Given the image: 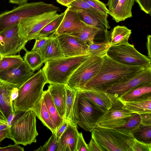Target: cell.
I'll use <instances>...</instances> for the list:
<instances>
[{
  "label": "cell",
  "mask_w": 151,
  "mask_h": 151,
  "mask_svg": "<svg viewBox=\"0 0 151 151\" xmlns=\"http://www.w3.org/2000/svg\"><path fill=\"white\" fill-rule=\"evenodd\" d=\"M58 142V140L56 139L55 133H53L48 141L43 146H40L35 151H56Z\"/></svg>",
  "instance_id": "cell-36"
},
{
  "label": "cell",
  "mask_w": 151,
  "mask_h": 151,
  "mask_svg": "<svg viewBox=\"0 0 151 151\" xmlns=\"http://www.w3.org/2000/svg\"><path fill=\"white\" fill-rule=\"evenodd\" d=\"M131 33V30L125 26L115 27L111 34V40L109 42L111 46L129 43L128 39Z\"/></svg>",
  "instance_id": "cell-27"
},
{
  "label": "cell",
  "mask_w": 151,
  "mask_h": 151,
  "mask_svg": "<svg viewBox=\"0 0 151 151\" xmlns=\"http://www.w3.org/2000/svg\"><path fill=\"white\" fill-rule=\"evenodd\" d=\"M140 9L145 13L151 15V0H135Z\"/></svg>",
  "instance_id": "cell-42"
},
{
  "label": "cell",
  "mask_w": 151,
  "mask_h": 151,
  "mask_svg": "<svg viewBox=\"0 0 151 151\" xmlns=\"http://www.w3.org/2000/svg\"><path fill=\"white\" fill-rule=\"evenodd\" d=\"M76 0H56L59 4L67 7H68L70 4Z\"/></svg>",
  "instance_id": "cell-53"
},
{
  "label": "cell",
  "mask_w": 151,
  "mask_h": 151,
  "mask_svg": "<svg viewBox=\"0 0 151 151\" xmlns=\"http://www.w3.org/2000/svg\"><path fill=\"white\" fill-rule=\"evenodd\" d=\"M120 100L127 110L139 114L151 113V95L130 101Z\"/></svg>",
  "instance_id": "cell-22"
},
{
  "label": "cell",
  "mask_w": 151,
  "mask_h": 151,
  "mask_svg": "<svg viewBox=\"0 0 151 151\" xmlns=\"http://www.w3.org/2000/svg\"><path fill=\"white\" fill-rule=\"evenodd\" d=\"M88 151H101L97 143L92 137L88 144Z\"/></svg>",
  "instance_id": "cell-46"
},
{
  "label": "cell",
  "mask_w": 151,
  "mask_h": 151,
  "mask_svg": "<svg viewBox=\"0 0 151 151\" xmlns=\"http://www.w3.org/2000/svg\"><path fill=\"white\" fill-rule=\"evenodd\" d=\"M25 52L24 60L29 68L33 72L40 69L44 63L41 55L36 52Z\"/></svg>",
  "instance_id": "cell-31"
},
{
  "label": "cell",
  "mask_w": 151,
  "mask_h": 151,
  "mask_svg": "<svg viewBox=\"0 0 151 151\" xmlns=\"http://www.w3.org/2000/svg\"><path fill=\"white\" fill-rule=\"evenodd\" d=\"M141 119V123L151 124V113L139 114Z\"/></svg>",
  "instance_id": "cell-47"
},
{
  "label": "cell",
  "mask_w": 151,
  "mask_h": 151,
  "mask_svg": "<svg viewBox=\"0 0 151 151\" xmlns=\"http://www.w3.org/2000/svg\"><path fill=\"white\" fill-rule=\"evenodd\" d=\"M130 148L131 151H151V144L140 142L134 138Z\"/></svg>",
  "instance_id": "cell-41"
},
{
  "label": "cell",
  "mask_w": 151,
  "mask_h": 151,
  "mask_svg": "<svg viewBox=\"0 0 151 151\" xmlns=\"http://www.w3.org/2000/svg\"><path fill=\"white\" fill-rule=\"evenodd\" d=\"M50 37V35L47 37H39L36 39L31 51L36 52L41 56Z\"/></svg>",
  "instance_id": "cell-37"
},
{
  "label": "cell",
  "mask_w": 151,
  "mask_h": 151,
  "mask_svg": "<svg viewBox=\"0 0 151 151\" xmlns=\"http://www.w3.org/2000/svg\"><path fill=\"white\" fill-rule=\"evenodd\" d=\"M100 32L101 31L100 29L87 25L80 32L70 35L77 37L83 42L88 45L94 42L95 36Z\"/></svg>",
  "instance_id": "cell-30"
},
{
  "label": "cell",
  "mask_w": 151,
  "mask_h": 151,
  "mask_svg": "<svg viewBox=\"0 0 151 151\" xmlns=\"http://www.w3.org/2000/svg\"><path fill=\"white\" fill-rule=\"evenodd\" d=\"M57 37L65 58L88 55V44L77 37L65 34L55 35Z\"/></svg>",
  "instance_id": "cell-15"
},
{
  "label": "cell",
  "mask_w": 151,
  "mask_h": 151,
  "mask_svg": "<svg viewBox=\"0 0 151 151\" xmlns=\"http://www.w3.org/2000/svg\"><path fill=\"white\" fill-rule=\"evenodd\" d=\"M60 10L58 7L42 1L27 3L19 5L11 10L0 14V32L18 24L23 19L47 12Z\"/></svg>",
  "instance_id": "cell-6"
},
{
  "label": "cell",
  "mask_w": 151,
  "mask_h": 151,
  "mask_svg": "<svg viewBox=\"0 0 151 151\" xmlns=\"http://www.w3.org/2000/svg\"><path fill=\"white\" fill-rule=\"evenodd\" d=\"M0 120H1L3 121L7 122L6 119L4 116L3 114L0 110Z\"/></svg>",
  "instance_id": "cell-56"
},
{
  "label": "cell",
  "mask_w": 151,
  "mask_h": 151,
  "mask_svg": "<svg viewBox=\"0 0 151 151\" xmlns=\"http://www.w3.org/2000/svg\"><path fill=\"white\" fill-rule=\"evenodd\" d=\"M106 55L113 60L125 65L151 66V59L139 52L133 45L129 43L111 46Z\"/></svg>",
  "instance_id": "cell-8"
},
{
  "label": "cell",
  "mask_w": 151,
  "mask_h": 151,
  "mask_svg": "<svg viewBox=\"0 0 151 151\" xmlns=\"http://www.w3.org/2000/svg\"><path fill=\"white\" fill-rule=\"evenodd\" d=\"M24 61L18 54L2 57L0 60V71L6 70L16 66Z\"/></svg>",
  "instance_id": "cell-33"
},
{
  "label": "cell",
  "mask_w": 151,
  "mask_h": 151,
  "mask_svg": "<svg viewBox=\"0 0 151 151\" xmlns=\"http://www.w3.org/2000/svg\"><path fill=\"white\" fill-rule=\"evenodd\" d=\"M27 42L21 37L18 32V24L0 32V54L2 57L16 55L23 49Z\"/></svg>",
  "instance_id": "cell-12"
},
{
  "label": "cell",
  "mask_w": 151,
  "mask_h": 151,
  "mask_svg": "<svg viewBox=\"0 0 151 151\" xmlns=\"http://www.w3.org/2000/svg\"><path fill=\"white\" fill-rule=\"evenodd\" d=\"M101 151H131L134 139L130 131L125 128L96 127L91 132Z\"/></svg>",
  "instance_id": "cell-3"
},
{
  "label": "cell",
  "mask_w": 151,
  "mask_h": 151,
  "mask_svg": "<svg viewBox=\"0 0 151 151\" xmlns=\"http://www.w3.org/2000/svg\"><path fill=\"white\" fill-rule=\"evenodd\" d=\"M79 91L94 106L104 113L112 106L111 99L106 92L94 90Z\"/></svg>",
  "instance_id": "cell-19"
},
{
  "label": "cell",
  "mask_w": 151,
  "mask_h": 151,
  "mask_svg": "<svg viewBox=\"0 0 151 151\" xmlns=\"http://www.w3.org/2000/svg\"><path fill=\"white\" fill-rule=\"evenodd\" d=\"M119 0H108L107 5L109 7V14L115 9Z\"/></svg>",
  "instance_id": "cell-48"
},
{
  "label": "cell",
  "mask_w": 151,
  "mask_h": 151,
  "mask_svg": "<svg viewBox=\"0 0 151 151\" xmlns=\"http://www.w3.org/2000/svg\"><path fill=\"white\" fill-rule=\"evenodd\" d=\"M4 123H7L5 122H0V124H4Z\"/></svg>",
  "instance_id": "cell-57"
},
{
  "label": "cell",
  "mask_w": 151,
  "mask_h": 151,
  "mask_svg": "<svg viewBox=\"0 0 151 151\" xmlns=\"http://www.w3.org/2000/svg\"><path fill=\"white\" fill-rule=\"evenodd\" d=\"M76 127L69 121L67 126L59 138L56 151H75L79 132Z\"/></svg>",
  "instance_id": "cell-18"
},
{
  "label": "cell",
  "mask_w": 151,
  "mask_h": 151,
  "mask_svg": "<svg viewBox=\"0 0 151 151\" xmlns=\"http://www.w3.org/2000/svg\"><path fill=\"white\" fill-rule=\"evenodd\" d=\"M57 12H47L21 20L18 23L19 36L27 42L36 39L43 28L59 15Z\"/></svg>",
  "instance_id": "cell-10"
},
{
  "label": "cell",
  "mask_w": 151,
  "mask_h": 151,
  "mask_svg": "<svg viewBox=\"0 0 151 151\" xmlns=\"http://www.w3.org/2000/svg\"><path fill=\"white\" fill-rule=\"evenodd\" d=\"M76 12L80 19L86 24L100 29L107 35L108 29L110 28L107 19L108 15L99 11L88 10H72Z\"/></svg>",
  "instance_id": "cell-17"
},
{
  "label": "cell",
  "mask_w": 151,
  "mask_h": 151,
  "mask_svg": "<svg viewBox=\"0 0 151 151\" xmlns=\"http://www.w3.org/2000/svg\"><path fill=\"white\" fill-rule=\"evenodd\" d=\"M75 151H88V144L86 142L81 132L79 133Z\"/></svg>",
  "instance_id": "cell-43"
},
{
  "label": "cell",
  "mask_w": 151,
  "mask_h": 151,
  "mask_svg": "<svg viewBox=\"0 0 151 151\" xmlns=\"http://www.w3.org/2000/svg\"><path fill=\"white\" fill-rule=\"evenodd\" d=\"M108 94L111 99L112 106L98 120L96 127L122 128L125 125L129 118L135 113L124 109L118 98Z\"/></svg>",
  "instance_id": "cell-11"
},
{
  "label": "cell",
  "mask_w": 151,
  "mask_h": 151,
  "mask_svg": "<svg viewBox=\"0 0 151 151\" xmlns=\"http://www.w3.org/2000/svg\"><path fill=\"white\" fill-rule=\"evenodd\" d=\"M44 62L65 58L56 36L53 34L50 35L46 46L41 55Z\"/></svg>",
  "instance_id": "cell-23"
},
{
  "label": "cell",
  "mask_w": 151,
  "mask_h": 151,
  "mask_svg": "<svg viewBox=\"0 0 151 151\" xmlns=\"http://www.w3.org/2000/svg\"><path fill=\"white\" fill-rule=\"evenodd\" d=\"M83 55L47 61L42 70L47 83L66 84L78 67L89 56Z\"/></svg>",
  "instance_id": "cell-4"
},
{
  "label": "cell",
  "mask_w": 151,
  "mask_h": 151,
  "mask_svg": "<svg viewBox=\"0 0 151 151\" xmlns=\"http://www.w3.org/2000/svg\"><path fill=\"white\" fill-rule=\"evenodd\" d=\"M15 144L3 147H0V151H24V148Z\"/></svg>",
  "instance_id": "cell-45"
},
{
  "label": "cell",
  "mask_w": 151,
  "mask_h": 151,
  "mask_svg": "<svg viewBox=\"0 0 151 151\" xmlns=\"http://www.w3.org/2000/svg\"><path fill=\"white\" fill-rule=\"evenodd\" d=\"M151 36L150 35H148L147 37L146 45L148 52V57L150 59L151 58Z\"/></svg>",
  "instance_id": "cell-49"
},
{
  "label": "cell",
  "mask_w": 151,
  "mask_h": 151,
  "mask_svg": "<svg viewBox=\"0 0 151 151\" xmlns=\"http://www.w3.org/2000/svg\"><path fill=\"white\" fill-rule=\"evenodd\" d=\"M8 127L7 123H4L0 124V131Z\"/></svg>",
  "instance_id": "cell-55"
},
{
  "label": "cell",
  "mask_w": 151,
  "mask_h": 151,
  "mask_svg": "<svg viewBox=\"0 0 151 151\" xmlns=\"http://www.w3.org/2000/svg\"><path fill=\"white\" fill-rule=\"evenodd\" d=\"M62 20L57 29L54 32L55 35L65 34L68 35L80 32L87 24L79 18L77 13L67 7Z\"/></svg>",
  "instance_id": "cell-16"
},
{
  "label": "cell",
  "mask_w": 151,
  "mask_h": 151,
  "mask_svg": "<svg viewBox=\"0 0 151 151\" xmlns=\"http://www.w3.org/2000/svg\"><path fill=\"white\" fill-rule=\"evenodd\" d=\"M66 93V106L64 120H68L75 99L76 91L65 85Z\"/></svg>",
  "instance_id": "cell-35"
},
{
  "label": "cell",
  "mask_w": 151,
  "mask_h": 151,
  "mask_svg": "<svg viewBox=\"0 0 151 151\" xmlns=\"http://www.w3.org/2000/svg\"><path fill=\"white\" fill-rule=\"evenodd\" d=\"M141 122V118L139 114L134 113L129 118L125 125L122 128L126 129L131 131L138 126Z\"/></svg>",
  "instance_id": "cell-38"
},
{
  "label": "cell",
  "mask_w": 151,
  "mask_h": 151,
  "mask_svg": "<svg viewBox=\"0 0 151 151\" xmlns=\"http://www.w3.org/2000/svg\"><path fill=\"white\" fill-rule=\"evenodd\" d=\"M32 109L44 126L49 129L52 133L55 132V127L48 113L42 96Z\"/></svg>",
  "instance_id": "cell-25"
},
{
  "label": "cell",
  "mask_w": 151,
  "mask_h": 151,
  "mask_svg": "<svg viewBox=\"0 0 151 151\" xmlns=\"http://www.w3.org/2000/svg\"><path fill=\"white\" fill-rule=\"evenodd\" d=\"M24 61L19 65L6 70L0 71V79L16 86L19 88L34 74Z\"/></svg>",
  "instance_id": "cell-14"
},
{
  "label": "cell",
  "mask_w": 151,
  "mask_h": 151,
  "mask_svg": "<svg viewBox=\"0 0 151 151\" xmlns=\"http://www.w3.org/2000/svg\"><path fill=\"white\" fill-rule=\"evenodd\" d=\"M149 84H151V67L147 68L131 78L113 85L107 89L106 92L119 98L135 88Z\"/></svg>",
  "instance_id": "cell-13"
},
{
  "label": "cell",
  "mask_w": 151,
  "mask_h": 151,
  "mask_svg": "<svg viewBox=\"0 0 151 151\" xmlns=\"http://www.w3.org/2000/svg\"><path fill=\"white\" fill-rule=\"evenodd\" d=\"M102 58V64L98 73L79 90H94L106 92L113 85L131 78L148 67L122 64L106 54Z\"/></svg>",
  "instance_id": "cell-1"
},
{
  "label": "cell",
  "mask_w": 151,
  "mask_h": 151,
  "mask_svg": "<svg viewBox=\"0 0 151 151\" xmlns=\"http://www.w3.org/2000/svg\"><path fill=\"white\" fill-rule=\"evenodd\" d=\"M2 58V57L0 54V60H1Z\"/></svg>",
  "instance_id": "cell-58"
},
{
  "label": "cell",
  "mask_w": 151,
  "mask_h": 151,
  "mask_svg": "<svg viewBox=\"0 0 151 151\" xmlns=\"http://www.w3.org/2000/svg\"><path fill=\"white\" fill-rule=\"evenodd\" d=\"M65 14L64 12L59 14L57 18L44 27L38 35L37 38L39 37H47L50 34L54 32L60 25Z\"/></svg>",
  "instance_id": "cell-34"
},
{
  "label": "cell",
  "mask_w": 151,
  "mask_h": 151,
  "mask_svg": "<svg viewBox=\"0 0 151 151\" xmlns=\"http://www.w3.org/2000/svg\"><path fill=\"white\" fill-rule=\"evenodd\" d=\"M10 3L21 5L27 3L28 0H9Z\"/></svg>",
  "instance_id": "cell-54"
},
{
  "label": "cell",
  "mask_w": 151,
  "mask_h": 151,
  "mask_svg": "<svg viewBox=\"0 0 151 151\" xmlns=\"http://www.w3.org/2000/svg\"><path fill=\"white\" fill-rule=\"evenodd\" d=\"M131 132L134 138L136 140L151 144V124L140 123Z\"/></svg>",
  "instance_id": "cell-29"
},
{
  "label": "cell",
  "mask_w": 151,
  "mask_h": 151,
  "mask_svg": "<svg viewBox=\"0 0 151 151\" xmlns=\"http://www.w3.org/2000/svg\"><path fill=\"white\" fill-rule=\"evenodd\" d=\"M151 95V84L142 85L131 90L118 98L123 101H130Z\"/></svg>",
  "instance_id": "cell-28"
},
{
  "label": "cell",
  "mask_w": 151,
  "mask_h": 151,
  "mask_svg": "<svg viewBox=\"0 0 151 151\" xmlns=\"http://www.w3.org/2000/svg\"><path fill=\"white\" fill-rule=\"evenodd\" d=\"M47 90L52 98L59 114L64 119L66 99L65 85L50 83Z\"/></svg>",
  "instance_id": "cell-21"
},
{
  "label": "cell",
  "mask_w": 151,
  "mask_h": 151,
  "mask_svg": "<svg viewBox=\"0 0 151 151\" xmlns=\"http://www.w3.org/2000/svg\"><path fill=\"white\" fill-rule=\"evenodd\" d=\"M102 57L89 56L76 70L67 84L76 91L82 88L99 70L103 62Z\"/></svg>",
  "instance_id": "cell-9"
},
{
  "label": "cell",
  "mask_w": 151,
  "mask_h": 151,
  "mask_svg": "<svg viewBox=\"0 0 151 151\" xmlns=\"http://www.w3.org/2000/svg\"><path fill=\"white\" fill-rule=\"evenodd\" d=\"M68 7L69 9L72 10L83 9L99 11L83 0H76L70 4Z\"/></svg>",
  "instance_id": "cell-40"
},
{
  "label": "cell",
  "mask_w": 151,
  "mask_h": 151,
  "mask_svg": "<svg viewBox=\"0 0 151 151\" xmlns=\"http://www.w3.org/2000/svg\"><path fill=\"white\" fill-rule=\"evenodd\" d=\"M36 115L32 109L23 112L20 116L13 121L9 128L7 138L15 144L24 146L36 142L38 135L36 129Z\"/></svg>",
  "instance_id": "cell-7"
},
{
  "label": "cell",
  "mask_w": 151,
  "mask_h": 151,
  "mask_svg": "<svg viewBox=\"0 0 151 151\" xmlns=\"http://www.w3.org/2000/svg\"><path fill=\"white\" fill-rule=\"evenodd\" d=\"M90 6L101 13L106 15L109 14V11L105 4L99 0H83Z\"/></svg>",
  "instance_id": "cell-39"
},
{
  "label": "cell",
  "mask_w": 151,
  "mask_h": 151,
  "mask_svg": "<svg viewBox=\"0 0 151 151\" xmlns=\"http://www.w3.org/2000/svg\"><path fill=\"white\" fill-rule=\"evenodd\" d=\"M68 122L69 121L68 120H64L62 124L56 130L55 133L56 139L58 141L66 129Z\"/></svg>",
  "instance_id": "cell-44"
},
{
  "label": "cell",
  "mask_w": 151,
  "mask_h": 151,
  "mask_svg": "<svg viewBox=\"0 0 151 151\" xmlns=\"http://www.w3.org/2000/svg\"><path fill=\"white\" fill-rule=\"evenodd\" d=\"M110 46L109 42L89 44L87 48L88 54L90 56L102 57L106 54Z\"/></svg>",
  "instance_id": "cell-32"
},
{
  "label": "cell",
  "mask_w": 151,
  "mask_h": 151,
  "mask_svg": "<svg viewBox=\"0 0 151 151\" xmlns=\"http://www.w3.org/2000/svg\"><path fill=\"white\" fill-rule=\"evenodd\" d=\"M135 0H119L114 10L109 14L116 22L132 17V9Z\"/></svg>",
  "instance_id": "cell-24"
},
{
  "label": "cell",
  "mask_w": 151,
  "mask_h": 151,
  "mask_svg": "<svg viewBox=\"0 0 151 151\" xmlns=\"http://www.w3.org/2000/svg\"><path fill=\"white\" fill-rule=\"evenodd\" d=\"M47 82L40 69L18 88L17 98L13 101L14 112L17 115L32 109L41 99L43 88Z\"/></svg>",
  "instance_id": "cell-2"
},
{
  "label": "cell",
  "mask_w": 151,
  "mask_h": 151,
  "mask_svg": "<svg viewBox=\"0 0 151 151\" xmlns=\"http://www.w3.org/2000/svg\"><path fill=\"white\" fill-rule=\"evenodd\" d=\"M15 87L18 88L15 85L6 83L0 79V110L6 120L9 114L14 113L11 94L12 89Z\"/></svg>",
  "instance_id": "cell-20"
},
{
  "label": "cell",
  "mask_w": 151,
  "mask_h": 151,
  "mask_svg": "<svg viewBox=\"0 0 151 151\" xmlns=\"http://www.w3.org/2000/svg\"><path fill=\"white\" fill-rule=\"evenodd\" d=\"M9 132V127L0 131V143L4 139L7 138Z\"/></svg>",
  "instance_id": "cell-51"
},
{
  "label": "cell",
  "mask_w": 151,
  "mask_h": 151,
  "mask_svg": "<svg viewBox=\"0 0 151 151\" xmlns=\"http://www.w3.org/2000/svg\"><path fill=\"white\" fill-rule=\"evenodd\" d=\"M42 96L48 113L56 130L63 122L64 119L59 114L52 98L47 90L43 91Z\"/></svg>",
  "instance_id": "cell-26"
},
{
  "label": "cell",
  "mask_w": 151,
  "mask_h": 151,
  "mask_svg": "<svg viewBox=\"0 0 151 151\" xmlns=\"http://www.w3.org/2000/svg\"><path fill=\"white\" fill-rule=\"evenodd\" d=\"M18 94V88L14 87L12 89L11 94V101L13 103V101L17 98Z\"/></svg>",
  "instance_id": "cell-50"
},
{
  "label": "cell",
  "mask_w": 151,
  "mask_h": 151,
  "mask_svg": "<svg viewBox=\"0 0 151 151\" xmlns=\"http://www.w3.org/2000/svg\"><path fill=\"white\" fill-rule=\"evenodd\" d=\"M76 96L68 121L76 127L78 125L86 131L91 132L104 113L96 108L86 98L76 91Z\"/></svg>",
  "instance_id": "cell-5"
},
{
  "label": "cell",
  "mask_w": 151,
  "mask_h": 151,
  "mask_svg": "<svg viewBox=\"0 0 151 151\" xmlns=\"http://www.w3.org/2000/svg\"><path fill=\"white\" fill-rule=\"evenodd\" d=\"M17 116L14 112V113H12L9 114L8 118L7 119V124L9 128L11 126L13 121Z\"/></svg>",
  "instance_id": "cell-52"
}]
</instances>
